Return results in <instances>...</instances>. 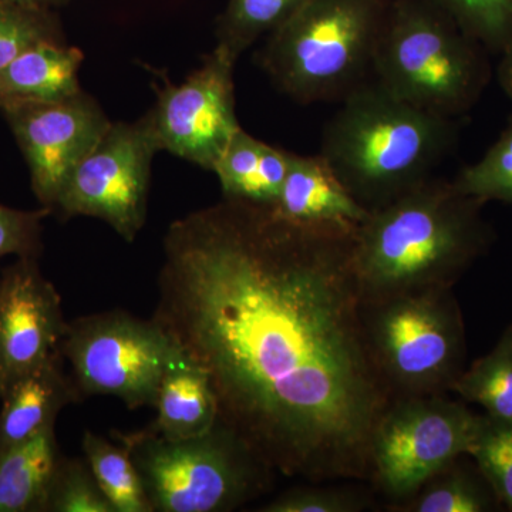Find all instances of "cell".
Masks as SVG:
<instances>
[{
    "label": "cell",
    "mask_w": 512,
    "mask_h": 512,
    "mask_svg": "<svg viewBox=\"0 0 512 512\" xmlns=\"http://www.w3.org/2000/svg\"><path fill=\"white\" fill-rule=\"evenodd\" d=\"M355 229L224 200L168 228L153 319L207 373L220 419L275 473L369 481L392 402L369 355Z\"/></svg>",
    "instance_id": "cell-1"
},
{
    "label": "cell",
    "mask_w": 512,
    "mask_h": 512,
    "mask_svg": "<svg viewBox=\"0 0 512 512\" xmlns=\"http://www.w3.org/2000/svg\"><path fill=\"white\" fill-rule=\"evenodd\" d=\"M484 205L453 181L433 177L369 211L353 232V271L362 302L454 288L493 244Z\"/></svg>",
    "instance_id": "cell-2"
},
{
    "label": "cell",
    "mask_w": 512,
    "mask_h": 512,
    "mask_svg": "<svg viewBox=\"0 0 512 512\" xmlns=\"http://www.w3.org/2000/svg\"><path fill=\"white\" fill-rule=\"evenodd\" d=\"M340 103L323 128L319 154L367 211L429 181L456 147L457 119L413 106L375 79Z\"/></svg>",
    "instance_id": "cell-3"
},
{
    "label": "cell",
    "mask_w": 512,
    "mask_h": 512,
    "mask_svg": "<svg viewBox=\"0 0 512 512\" xmlns=\"http://www.w3.org/2000/svg\"><path fill=\"white\" fill-rule=\"evenodd\" d=\"M390 0H305L268 35L256 63L301 104L342 101L373 79Z\"/></svg>",
    "instance_id": "cell-4"
},
{
    "label": "cell",
    "mask_w": 512,
    "mask_h": 512,
    "mask_svg": "<svg viewBox=\"0 0 512 512\" xmlns=\"http://www.w3.org/2000/svg\"><path fill=\"white\" fill-rule=\"evenodd\" d=\"M488 55L433 0H390L373 79L413 106L458 119L490 83Z\"/></svg>",
    "instance_id": "cell-5"
},
{
    "label": "cell",
    "mask_w": 512,
    "mask_h": 512,
    "mask_svg": "<svg viewBox=\"0 0 512 512\" xmlns=\"http://www.w3.org/2000/svg\"><path fill=\"white\" fill-rule=\"evenodd\" d=\"M153 511L227 512L266 491L275 471L221 419L208 433L170 440L150 427L119 436Z\"/></svg>",
    "instance_id": "cell-6"
},
{
    "label": "cell",
    "mask_w": 512,
    "mask_h": 512,
    "mask_svg": "<svg viewBox=\"0 0 512 512\" xmlns=\"http://www.w3.org/2000/svg\"><path fill=\"white\" fill-rule=\"evenodd\" d=\"M362 323L392 400L446 394L463 373L466 328L453 288L362 302Z\"/></svg>",
    "instance_id": "cell-7"
},
{
    "label": "cell",
    "mask_w": 512,
    "mask_h": 512,
    "mask_svg": "<svg viewBox=\"0 0 512 512\" xmlns=\"http://www.w3.org/2000/svg\"><path fill=\"white\" fill-rule=\"evenodd\" d=\"M60 353L82 399L117 397L128 409L156 406L168 370L187 360L160 323L124 311L67 323Z\"/></svg>",
    "instance_id": "cell-8"
},
{
    "label": "cell",
    "mask_w": 512,
    "mask_h": 512,
    "mask_svg": "<svg viewBox=\"0 0 512 512\" xmlns=\"http://www.w3.org/2000/svg\"><path fill=\"white\" fill-rule=\"evenodd\" d=\"M478 421L480 414L446 394L396 397L373 431L369 481L393 503H402L468 454Z\"/></svg>",
    "instance_id": "cell-9"
},
{
    "label": "cell",
    "mask_w": 512,
    "mask_h": 512,
    "mask_svg": "<svg viewBox=\"0 0 512 512\" xmlns=\"http://www.w3.org/2000/svg\"><path fill=\"white\" fill-rule=\"evenodd\" d=\"M158 151L148 114L137 123H111L67 178L55 208L66 217L99 218L133 242L146 224L151 164Z\"/></svg>",
    "instance_id": "cell-10"
},
{
    "label": "cell",
    "mask_w": 512,
    "mask_h": 512,
    "mask_svg": "<svg viewBox=\"0 0 512 512\" xmlns=\"http://www.w3.org/2000/svg\"><path fill=\"white\" fill-rule=\"evenodd\" d=\"M237 60L215 47L181 84L165 82L148 113L160 151L214 170L239 128L235 113Z\"/></svg>",
    "instance_id": "cell-11"
},
{
    "label": "cell",
    "mask_w": 512,
    "mask_h": 512,
    "mask_svg": "<svg viewBox=\"0 0 512 512\" xmlns=\"http://www.w3.org/2000/svg\"><path fill=\"white\" fill-rule=\"evenodd\" d=\"M2 111L28 161L37 200L53 210L67 178L111 121L82 90L63 100L16 104Z\"/></svg>",
    "instance_id": "cell-12"
},
{
    "label": "cell",
    "mask_w": 512,
    "mask_h": 512,
    "mask_svg": "<svg viewBox=\"0 0 512 512\" xmlns=\"http://www.w3.org/2000/svg\"><path fill=\"white\" fill-rule=\"evenodd\" d=\"M66 329L62 299L37 258H19L0 274V399L60 353Z\"/></svg>",
    "instance_id": "cell-13"
},
{
    "label": "cell",
    "mask_w": 512,
    "mask_h": 512,
    "mask_svg": "<svg viewBox=\"0 0 512 512\" xmlns=\"http://www.w3.org/2000/svg\"><path fill=\"white\" fill-rule=\"evenodd\" d=\"M275 210L299 224L356 229L369 211L359 204L320 156L291 153Z\"/></svg>",
    "instance_id": "cell-14"
},
{
    "label": "cell",
    "mask_w": 512,
    "mask_h": 512,
    "mask_svg": "<svg viewBox=\"0 0 512 512\" xmlns=\"http://www.w3.org/2000/svg\"><path fill=\"white\" fill-rule=\"evenodd\" d=\"M63 362L62 353H57L13 384L0 399V456L55 426L67 404L82 400L72 376L64 372Z\"/></svg>",
    "instance_id": "cell-15"
},
{
    "label": "cell",
    "mask_w": 512,
    "mask_h": 512,
    "mask_svg": "<svg viewBox=\"0 0 512 512\" xmlns=\"http://www.w3.org/2000/svg\"><path fill=\"white\" fill-rule=\"evenodd\" d=\"M83 53L66 43H43L0 69V110L79 93Z\"/></svg>",
    "instance_id": "cell-16"
},
{
    "label": "cell",
    "mask_w": 512,
    "mask_h": 512,
    "mask_svg": "<svg viewBox=\"0 0 512 512\" xmlns=\"http://www.w3.org/2000/svg\"><path fill=\"white\" fill-rule=\"evenodd\" d=\"M291 153L269 146L239 128L214 167L224 200L276 205Z\"/></svg>",
    "instance_id": "cell-17"
},
{
    "label": "cell",
    "mask_w": 512,
    "mask_h": 512,
    "mask_svg": "<svg viewBox=\"0 0 512 512\" xmlns=\"http://www.w3.org/2000/svg\"><path fill=\"white\" fill-rule=\"evenodd\" d=\"M154 407L157 417L150 429L170 440L201 436L220 419L217 396L207 373L188 360L168 370Z\"/></svg>",
    "instance_id": "cell-18"
},
{
    "label": "cell",
    "mask_w": 512,
    "mask_h": 512,
    "mask_svg": "<svg viewBox=\"0 0 512 512\" xmlns=\"http://www.w3.org/2000/svg\"><path fill=\"white\" fill-rule=\"evenodd\" d=\"M55 426L47 427L0 456V512H45L59 467Z\"/></svg>",
    "instance_id": "cell-19"
},
{
    "label": "cell",
    "mask_w": 512,
    "mask_h": 512,
    "mask_svg": "<svg viewBox=\"0 0 512 512\" xmlns=\"http://www.w3.org/2000/svg\"><path fill=\"white\" fill-rule=\"evenodd\" d=\"M458 457L396 504L400 512H493L503 507L476 463Z\"/></svg>",
    "instance_id": "cell-20"
},
{
    "label": "cell",
    "mask_w": 512,
    "mask_h": 512,
    "mask_svg": "<svg viewBox=\"0 0 512 512\" xmlns=\"http://www.w3.org/2000/svg\"><path fill=\"white\" fill-rule=\"evenodd\" d=\"M450 392L480 404L490 419L512 426V325L490 353L463 370Z\"/></svg>",
    "instance_id": "cell-21"
},
{
    "label": "cell",
    "mask_w": 512,
    "mask_h": 512,
    "mask_svg": "<svg viewBox=\"0 0 512 512\" xmlns=\"http://www.w3.org/2000/svg\"><path fill=\"white\" fill-rule=\"evenodd\" d=\"M84 458L114 512H153L143 481L128 448L87 430Z\"/></svg>",
    "instance_id": "cell-22"
},
{
    "label": "cell",
    "mask_w": 512,
    "mask_h": 512,
    "mask_svg": "<svg viewBox=\"0 0 512 512\" xmlns=\"http://www.w3.org/2000/svg\"><path fill=\"white\" fill-rule=\"evenodd\" d=\"M305 0H229L218 20V49L237 60L259 37L271 35Z\"/></svg>",
    "instance_id": "cell-23"
},
{
    "label": "cell",
    "mask_w": 512,
    "mask_h": 512,
    "mask_svg": "<svg viewBox=\"0 0 512 512\" xmlns=\"http://www.w3.org/2000/svg\"><path fill=\"white\" fill-rule=\"evenodd\" d=\"M62 42V29L49 8L0 0V69L33 47Z\"/></svg>",
    "instance_id": "cell-24"
},
{
    "label": "cell",
    "mask_w": 512,
    "mask_h": 512,
    "mask_svg": "<svg viewBox=\"0 0 512 512\" xmlns=\"http://www.w3.org/2000/svg\"><path fill=\"white\" fill-rule=\"evenodd\" d=\"M463 194L512 204V119L477 163L466 165L453 180Z\"/></svg>",
    "instance_id": "cell-25"
},
{
    "label": "cell",
    "mask_w": 512,
    "mask_h": 512,
    "mask_svg": "<svg viewBox=\"0 0 512 512\" xmlns=\"http://www.w3.org/2000/svg\"><path fill=\"white\" fill-rule=\"evenodd\" d=\"M487 52L501 55L512 40V0H433Z\"/></svg>",
    "instance_id": "cell-26"
},
{
    "label": "cell",
    "mask_w": 512,
    "mask_h": 512,
    "mask_svg": "<svg viewBox=\"0 0 512 512\" xmlns=\"http://www.w3.org/2000/svg\"><path fill=\"white\" fill-rule=\"evenodd\" d=\"M468 457L493 487L503 507L512 511V426L480 416Z\"/></svg>",
    "instance_id": "cell-27"
},
{
    "label": "cell",
    "mask_w": 512,
    "mask_h": 512,
    "mask_svg": "<svg viewBox=\"0 0 512 512\" xmlns=\"http://www.w3.org/2000/svg\"><path fill=\"white\" fill-rule=\"evenodd\" d=\"M45 512H114L86 458H63L57 467Z\"/></svg>",
    "instance_id": "cell-28"
},
{
    "label": "cell",
    "mask_w": 512,
    "mask_h": 512,
    "mask_svg": "<svg viewBox=\"0 0 512 512\" xmlns=\"http://www.w3.org/2000/svg\"><path fill=\"white\" fill-rule=\"evenodd\" d=\"M365 494L352 488L298 487L264 505V512H359L369 507Z\"/></svg>",
    "instance_id": "cell-29"
},
{
    "label": "cell",
    "mask_w": 512,
    "mask_h": 512,
    "mask_svg": "<svg viewBox=\"0 0 512 512\" xmlns=\"http://www.w3.org/2000/svg\"><path fill=\"white\" fill-rule=\"evenodd\" d=\"M50 208L39 211H20L0 205V259L8 255L37 258L42 249V221Z\"/></svg>",
    "instance_id": "cell-30"
},
{
    "label": "cell",
    "mask_w": 512,
    "mask_h": 512,
    "mask_svg": "<svg viewBox=\"0 0 512 512\" xmlns=\"http://www.w3.org/2000/svg\"><path fill=\"white\" fill-rule=\"evenodd\" d=\"M500 56L501 60L497 69L498 83H500L504 93L512 100V40Z\"/></svg>",
    "instance_id": "cell-31"
},
{
    "label": "cell",
    "mask_w": 512,
    "mask_h": 512,
    "mask_svg": "<svg viewBox=\"0 0 512 512\" xmlns=\"http://www.w3.org/2000/svg\"><path fill=\"white\" fill-rule=\"evenodd\" d=\"M8 2L19 3V5L37 6V8H52V6L62 5L67 0H8Z\"/></svg>",
    "instance_id": "cell-32"
}]
</instances>
